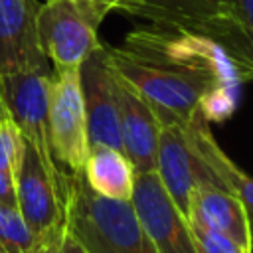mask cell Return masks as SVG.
<instances>
[{
    "instance_id": "6da1fadb",
    "label": "cell",
    "mask_w": 253,
    "mask_h": 253,
    "mask_svg": "<svg viewBox=\"0 0 253 253\" xmlns=\"http://www.w3.org/2000/svg\"><path fill=\"white\" fill-rule=\"evenodd\" d=\"M105 51L115 75L154 109L158 121L186 125L200 111L208 121H223L235 109L239 83L253 79L217 42L150 24Z\"/></svg>"
},
{
    "instance_id": "7a4b0ae2",
    "label": "cell",
    "mask_w": 253,
    "mask_h": 253,
    "mask_svg": "<svg viewBox=\"0 0 253 253\" xmlns=\"http://www.w3.org/2000/svg\"><path fill=\"white\" fill-rule=\"evenodd\" d=\"M65 227L87 253H156L130 200L95 194L83 172H67Z\"/></svg>"
},
{
    "instance_id": "3957f363",
    "label": "cell",
    "mask_w": 253,
    "mask_h": 253,
    "mask_svg": "<svg viewBox=\"0 0 253 253\" xmlns=\"http://www.w3.org/2000/svg\"><path fill=\"white\" fill-rule=\"evenodd\" d=\"M115 10L150 26L210 38L225 47L253 77V63L231 26V0H121Z\"/></svg>"
},
{
    "instance_id": "277c9868",
    "label": "cell",
    "mask_w": 253,
    "mask_h": 253,
    "mask_svg": "<svg viewBox=\"0 0 253 253\" xmlns=\"http://www.w3.org/2000/svg\"><path fill=\"white\" fill-rule=\"evenodd\" d=\"M107 14L83 0H45L38 8L36 26L42 51L53 71L79 69L101 45L97 30Z\"/></svg>"
},
{
    "instance_id": "5b68a950",
    "label": "cell",
    "mask_w": 253,
    "mask_h": 253,
    "mask_svg": "<svg viewBox=\"0 0 253 253\" xmlns=\"http://www.w3.org/2000/svg\"><path fill=\"white\" fill-rule=\"evenodd\" d=\"M16 208L38 239L65 229L67 172L47 166L24 140V152L14 176Z\"/></svg>"
},
{
    "instance_id": "8992f818",
    "label": "cell",
    "mask_w": 253,
    "mask_h": 253,
    "mask_svg": "<svg viewBox=\"0 0 253 253\" xmlns=\"http://www.w3.org/2000/svg\"><path fill=\"white\" fill-rule=\"evenodd\" d=\"M47 128L49 148L55 162L69 174L83 172L91 144L79 69L51 73Z\"/></svg>"
},
{
    "instance_id": "52a82bcc",
    "label": "cell",
    "mask_w": 253,
    "mask_h": 253,
    "mask_svg": "<svg viewBox=\"0 0 253 253\" xmlns=\"http://www.w3.org/2000/svg\"><path fill=\"white\" fill-rule=\"evenodd\" d=\"M130 204L156 253H198L188 219L174 206L156 172L134 174Z\"/></svg>"
},
{
    "instance_id": "ba28073f",
    "label": "cell",
    "mask_w": 253,
    "mask_h": 253,
    "mask_svg": "<svg viewBox=\"0 0 253 253\" xmlns=\"http://www.w3.org/2000/svg\"><path fill=\"white\" fill-rule=\"evenodd\" d=\"M49 79L51 71L32 69L0 75L2 95L8 115L22 138L32 144L40 158L47 166H59L49 148V128H47V103H49ZM61 168V166H59Z\"/></svg>"
},
{
    "instance_id": "9c48e42d",
    "label": "cell",
    "mask_w": 253,
    "mask_h": 253,
    "mask_svg": "<svg viewBox=\"0 0 253 253\" xmlns=\"http://www.w3.org/2000/svg\"><path fill=\"white\" fill-rule=\"evenodd\" d=\"M81 91L87 115V132L91 146H121L119 93L117 77L109 65L105 45L101 43L79 67Z\"/></svg>"
},
{
    "instance_id": "30bf717a",
    "label": "cell",
    "mask_w": 253,
    "mask_h": 253,
    "mask_svg": "<svg viewBox=\"0 0 253 253\" xmlns=\"http://www.w3.org/2000/svg\"><path fill=\"white\" fill-rule=\"evenodd\" d=\"M154 172L158 174L166 194L172 198L174 206L186 219L196 186L202 180L217 182L208 166L192 150L186 134V125L176 121H160Z\"/></svg>"
},
{
    "instance_id": "8fae6325",
    "label": "cell",
    "mask_w": 253,
    "mask_h": 253,
    "mask_svg": "<svg viewBox=\"0 0 253 253\" xmlns=\"http://www.w3.org/2000/svg\"><path fill=\"white\" fill-rule=\"evenodd\" d=\"M38 0H0V75L45 69L38 38Z\"/></svg>"
},
{
    "instance_id": "7c38bea8",
    "label": "cell",
    "mask_w": 253,
    "mask_h": 253,
    "mask_svg": "<svg viewBox=\"0 0 253 253\" xmlns=\"http://www.w3.org/2000/svg\"><path fill=\"white\" fill-rule=\"evenodd\" d=\"M117 93H119V126H121L123 152L130 160L134 174L154 172L156 144L160 134L158 115L132 87H128L119 77H117Z\"/></svg>"
},
{
    "instance_id": "4fadbf2b",
    "label": "cell",
    "mask_w": 253,
    "mask_h": 253,
    "mask_svg": "<svg viewBox=\"0 0 253 253\" xmlns=\"http://www.w3.org/2000/svg\"><path fill=\"white\" fill-rule=\"evenodd\" d=\"M190 213L233 239L245 251L253 253V227L247 210L235 198V194H231L219 182L202 180L196 186L190 202Z\"/></svg>"
},
{
    "instance_id": "5bb4252c",
    "label": "cell",
    "mask_w": 253,
    "mask_h": 253,
    "mask_svg": "<svg viewBox=\"0 0 253 253\" xmlns=\"http://www.w3.org/2000/svg\"><path fill=\"white\" fill-rule=\"evenodd\" d=\"M186 134L196 156L208 166V170L215 176V180L227 188L247 210L253 227V178L245 174L217 144L215 136L210 130V121L204 113H196L190 123H186Z\"/></svg>"
},
{
    "instance_id": "9a60e30c",
    "label": "cell",
    "mask_w": 253,
    "mask_h": 253,
    "mask_svg": "<svg viewBox=\"0 0 253 253\" xmlns=\"http://www.w3.org/2000/svg\"><path fill=\"white\" fill-rule=\"evenodd\" d=\"M87 186L111 200H130L134 186V168L123 150L111 146H91L83 166Z\"/></svg>"
},
{
    "instance_id": "2e32d148",
    "label": "cell",
    "mask_w": 253,
    "mask_h": 253,
    "mask_svg": "<svg viewBox=\"0 0 253 253\" xmlns=\"http://www.w3.org/2000/svg\"><path fill=\"white\" fill-rule=\"evenodd\" d=\"M38 237L32 233L18 208L0 206V253H34Z\"/></svg>"
},
{
    "instance_id": "e0dca14e",
    "label": "cell",
    "mask_w": 253,
    "mask_h": 253,
    "mask_svg": "<svg viewBox=\"0 0 253 253\" xmlns=\"http://www.w3.org/2000/svg\"><path fill=\"white\" fill-rule=\"evenodd\" d=\"M188 225L196 243L198 253H249L243 247H239L233 239L223 235L221 231H215L208 223H204L196 215H188Z\"/></svg>"
},
{
    "instance_id": "ac0fdd59",
    "label": "cell",
    "mask_w": 253,
    "mask_h": 253,
    "mask_svg": "<svg viewBox=\"0 0 253 253\" xmlns=\"http://www.w3.org/2000/svg\"><path fill=\"white\" fill-rule=\"evenodd\" d=\"M24 152V138L12 119L0 121V170L16 176Z\"/></svg>"
},
{
    "instance_id": "d6986e66",
    "label": "cell",
    "mask_w": 253,
    "mask_h": 253,
    "mask_svg": "<svg viewBox=\"0 0 253 253\" xmlns=\"http://www.w3.org/2000/svg\"><path fill=\"white\" fill-rule=\"evenodd\" d=\"M231 26L253 63V0H231Z\"/></svg>"
},
{
    "instance_id": "ffe728a7",
    "label": "cell",
    "mask_w": 253,
    "mask_h": 253,
    "mask_svg": "<svg viewBox=\"0 0 253 253\" xmlns=\"http://www.w3.org/2000/svg\"><path fill=\"white\" fill-rule=\"evenodd\" d=\"M34 253H87V251L65 227V229H61L53 235L38 239V245H36Z\"/></svg>"
},
{
    "instance_id": "44dd1931",
    "label": "cell",
    "mask_w": 253,
    "mask_h": 253,
    "mask_svg": "<svg viewBox=\"0 0 253 253\" xmlns=\"http://www.w3.org/2000/svg\"><path fill=\"white\" fill-rule=\"evenodd\" d=\"M0 206L16 208V182L14 176L0 170Z\"/></svg>"
},
{
    "instance_id": "7402d4cb",
    "label": "cell",
    "mask_w": 253,
    "mask_h": 253,
    "mask_svg": "<svg viewBox=\"0 0 253 253\" xmlns=\"http://www.w3.org/2000/svg\"><path fill=\"white\" fill-rule=\"evenodd\" d=\"M83 2H89V4H93V6H97V8H101L105 14H109L111 10L117 8V4H119L121 0H83Z\"/></svg>"
},
{
    "instance_id": "603a6c76",
    "label": "cell",
    "mask_w": 253,
    "mask_h": 253,
    "mask_svg": "<svg viewBox=\"0 0 253 253\" xmlns=\"http://www.w3.org/2000/svg\"><path fill=\"white\" fill-rule=\"evenodd\" d=\"M10 119L8 115V109H6V103H4V95H2V81H0V121H6Z\"/></svg>"
}]
</instances>
